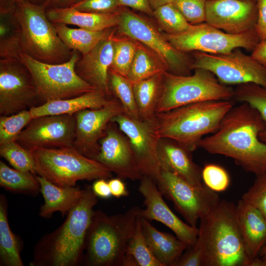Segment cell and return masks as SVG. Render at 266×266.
<instances>
[{
  "label": "cell",
  "mask_w": 266,
  "mask_h": 266,
  "mask_svg": "<svg viewBox=\"0 0 266 266\" xmlns=\"http://www.w3.org/2000/svg\"><path fill=\"white\" fill-rule=\"evenodd\" d=\"M266 130V122L259 112L246 102L233 106L219 129L199 142L212 154L233 159L235 164L256 176L266 173V143L259 134Z\"/></svg>",
  "instance_id": "6da1fadb"
},
{
  "label": "cell",
  "mask_w": 266,
  "mask_h": 266,
  "mask_svg": "<svg viewBox=\"0 0 266 266\" xmlns=\"http://www.w3.org/2000/svg\"><path fill=\"white\" fill-rule=\"evenodd\" d=\"M97 202L92 187H86L82 198L67 213L64 223L42 236L35 244L29 265H82L86 236Z\"/></svg>",
  "instance_id": "7a4b0ae2"
},
{
  "label": "cell",
  "mask_w": 266,
  "mask_h": 266,
  "mask_svg": "<svg viewBox=\"0 0 266 266\" xmlns=\"http://www.w3.org/2000/svg\"><path fill=\"white\" fill-rule=\"evenodd\" d=\"M140 208L108 215L94 210L87 232L83 265L85 266H126V249L133 234Z\"/></svg>",
  "instance_id": "3957f363"
},
{
  "label": "cell",
  "mask_w": 266,
  "mask_h": 266,
  "mask_svg": "<svg viewBox=\"0 0 266 266\" xmlns=\"http://www.w3.org/2000/svg\"><path fill=\"white\" fill-rule=\"evenodd\" d=\"M200 222L197 240L204 250L205 266H251L237 223L236 205L220 200Z\"/></svg>",
  "instance_id": "277c9868"
},
{
  "label": "cell",
  "mask_w": 266,
  "mask_h": 266,
  "mask_svg": "<svg viewBox=\"0 0 266 266\" xmlns=\"http://www.w3.org/2000/svg\"><path fill=\"white\" fill-rule=\"evenodd\" d=\"M233 106L230 100H209L156 113L157 134L160 138L176 141L193 152L198 148L204 135L213 133L219 129Z\"/></svg>",
  "instance_id": "5b68a950"
},
{
  "label": "cell",
  "mask_w": 266,
  "mask_h": 266,
  "mask_svg": "<svg viewBox=\"0 0 266 266\" xmlns=\"http://www.w3.org/2000/svg\"><path fill=\"white\" fill-rule=\"evenodd\" d=\"M44 3L16 0L13 13L20 29L22 53L49 64L68 61L74 50L68 48L58 36L46 15Z\"/></svg>",
  "instance_id": "8992f818"
},
{
  "label": "cell",
  "mask_w": 266,
  "mask_h": 266,
  "mask_svg": "<svg viewBox=\"0 0 266 266\" xmlns=\"http://www.w3.org/2000/svg\"><path fill=\"white\" fill-rule=\"evenodd\" d=\"M36 174L61 187L75 186L80 180L105 179L112 172L97 161L80 153L73 146L38 149L31 151Z\"/></svg>",
  "instance_id": "52a82bcc"
},
{
  "label": "cell",
  "mask_w": 266,
  "mask_h": 266,
  "mask_svg": "<svg viewBox=\"0 0 266 266\" xmlns=\"http://www.w3.org/2000/svg\"><path fill=\"white\" fill-rule=\"evenodd\" d=\"M188 75L167 71L163 77L162 91L156 113L185 105L209 100H230L234 90L220 83L211 72L195 68Z\"/></svg>",
  "instance_id": "ba28073f"
},
{
  "label": "cell",
  "mask_w": 266,
  "mask_h": 266,
  "mask_svg": "<svg viewBox=\"0 0 266 266\" xmlns=\"http://www.w3.org/2000/svg\"><path fill=\"white\" fill-rule=\"evenodd\" d=\"M74 50L70 59L60 64H49L37 61L21 53L18 59L30 71L36 87L38 99L47 101L75 97L96 90L80 78L75 67L81 57Z\"/></svg>",
  "instance_id": "9c48e42d"
},
{
  "label": "cell",
  "mask_w": 266,
  "mask_h": 266,
  "mask_svg": "<svg viewBox=\"0 0 266 266\" xmlns=\"http://www.w3.org/2000/svg\"><path fill=\"white\" fill-rule=\"evenodd\" d=\"M163 34L174 48L185 53L199 51L219 54L241 48L252 51L260 42L255 31L231 34L205 22L191 25L187 31L181 33Z\"/></svg>",
  "instance_id": "30bf717a"
},
{
  "label": "cell",
  "mask_w": 266,
  "mask_h": 266,
  "mask_svg": "<svg viewBox=\"0 0 266 266\" xmlns=\"http://www.w3.org/2000/svg\"><path fill=\"white\" fill-rule=\"evenodd\" d=\"M118 31L148 47L166 63L170 72L181 75L190 74L193 57L174 48L148 20L120 7L118 11Z\"/></svg>",
  "instance_id": "8fae6325"
},
{
  "label": "cell",
  "mask_w": 266,
  "mask_h": 266,
  "mask_svg": "<svg viewBox=\"0 0 266 266\" xmlns=\"http://www.w3.org/2000/svg\"><path fill=\"white\" fill-rule=\"evenodd\" d=\"M156 184L162 195L172 202L187 223L193 227H197L198 221L221 200L217 193L203 183L194 185L165 169L161 168Z\"/></svg>",
  "instance_id": "7c38bea8"
},
{
  "label": "cell",
  "mask_w": 266,
  "mask_h": 266,
  "mask_svg": "<svg viewBox=\"0 0 266 266\" xmlns=\"http://www.w3.org/2000/svg\"><path fill=\"white\" fill-rule=\"evenodd\" d=\"M192 57V69L209 70L223 84L238 85L252 83L266 88V69L239 48L219 54L195 51Z\"/></svg>",
  "instance_id": "4fadbf2b"
},
{
  "label": "cell",
  "mask_w": 266,
  "mask_h": 266,
  "mask_svg": "<svg viewBox=\"0 0 266 266\" xmlns=\"http://www.w3.org/2000/svg\"><path fill=\"white\" fill-rule=\"evenodd\" d=\"M38 100L28 68L18 59H0V114L10 115L34 106Z\"/></svg>",
  "instance_id": "5bb4252c"
},
{
  "label": "cell",
  "mask_w": 266,
  "mask_h": 266,
  "mask_svg": "<svg viewBox=\"0 0 266 266\" xmlns=\"http://www.w3.org/2000/svg\"><path fill=\"white\" fill-rule=\"evenodd\" d=\"M111 122L116 123L128 138L142 175L156 183L161 167L158 157L160 138L156 133L155 119H136L123 113L114 117Z\"/></svg>",
  "instance_id": "9a60e30c"
},
{
  "label": "cell",
  "mask_w": 266,
  "mask_h": 266,
  "mask_svg": "<svg viewBox=\"0 0 266 266\" xmlns=\"http://www.w3.org/2000/svg\"><path fill=\"white\" fill-rule=\"evenodd\" d=\"M75 138L74 115H45L33 118L16 141L31 151L73 146Z\"/></svg>",
  "instance_id": "2e32d148"
},
{
  "label": "cell",
  "mask_w": 266,
  "mask_h": 266,
  "mask_svg": "<svg viewBox=\"0 0 266 266\" xmlns=\"http://www.w3.org/2000/svg\"><path fill=\"white\" fill-rule=\"evenodd\" d=\"M123 113L124 109L116 98L102 107L87 109L75 113V138L73 146L82 154L95 160L100 149L99 141L105 134L112 119Z\"/></svg>",
  "instance_id": "e0dca14e"
},
{
  "label": "cell",
  "mask_w": 266,
  "mask_h": 266,
  "mask_svg": "<svg viewBox=\"0 0 266 266\" xmlns=\"http://www.w3.org/2000/svg\"><path fill=\"white\" fill-rule=\"evenodd\" d=\"M140 181L138 191L144 198L145 208H140L139 216L149 221L162 223L189 248L193 246L198 238L199 228L184 222L172 211L154 181L145 176Z\"/></svg>",
  "instance_id": "ac0fdd59"
},
{
  "label": "cell",
  "mask_w": 266,
  "mask_h": 266,
  "mask_svg": "<svg viewBox=\"0 0 266 266\" xmlns=\"http://www.w3.org/2000/svg\"><path fill=\"white\" fill-rule=\"evenodd\" d=\"M257 17L256 1L207 0L206 2L205 22L229 33L255 31Z\"/></svg>",
  "instance_id": "d6986e66"
},
{
  "label": "cell",
  "mask_w": 266,
  "mask_h": 266,
  "mask_svg": "<svg viewBox=\"0 0 266 266\" xmlns=\"http://www.w3.org/2000/svg\"><path fill=\"white\" fill-rule=\"evenodd\" d=\"M99 144L95 160L121 179L135 181L142 178L129 140L116 123H109Z\"/></svg>",
  "instance_id": "ffe728a7"
},
{
  "label": "cell",
  "mask_w": 266,
  "mask_h": 266,
  "mask_svg": "<svg viewBox=\"0 0 266 266\" xmlns=\"http://www.w3.org/2000/svg\"><path fill=\"white\" fill-rule=\"evenodd\" d=\"M114 28L111 32L75 64V71L83 80L96 90L112 97L109 85V72L113 60Z\"/></svg>",
  "instance_id": "44dd1931"
},
{
  "label": "cell",
  "mask_w": 266,
  "mask_h": 266,
  "mask_svg": "<svg viewBox=\"0 0 266 266\" xmlns=\"http://www.w3.org/2000/svg\"><path fill=\"white\" fill-rule=\"evenodd\" d=\"M192 152L173 139H160L158 157L161 168L173 172L194 185L200 186L203 184L202 168L194 162Z\"/></svg>",
  "instance_id": "7402d4cb"
},
{
  "label": "cell",
  "mask_w": 266,
  "mask_h": 266,
  "mask_svg": "<svg viewBox=\"0 0 266 266\" xmlns=\"http://www.w3.org/2000/svg\"><path fill=\"white\" fill-rule=\"evenodd\" d=\"M236 212L245 251L252 263L266 243V218L241 199L236 205Z\"/></svg>",
  "instance_id": "603a6c76"
},
{
  "label": "cell",
  "mask_w": 266,
  "mask_h": 266,
  "mask_svg": "<svg viewBox=\"0 0 266 266\" xmlns=\"http://www.w3.org/2000/svg\"><path fill=\"white\" fill-rule=\"evenodd\" d=\"M112 98L100 91L94 90L71 98L48 101L32 107L30 110L33 118L45 115H74L83 110L102 107Z\"/></svg>",
  "instance_id": "cb8c5ba5"
},
{
  "label": "cell",
  "mask_w": 266,
  "mask_h": 266,
  "mask_svg": "<svg viewBox=\"0 0 266 266\" xmlns=\"http://www.w3.org/2000/svg\"><path fill=\"white\" fill-rule=\"evenodd\" d=\"M40 185V193L44 199L39 216L50 218L55 212H59L64 217L75 206L82 198L85 189L75 187H61L36 175Z\"/></svg>",
  "instance_id": "d4e9b609"
},
{
  "label": "cell",
  "mask_w": 266,
  "mask_h": 266,
  "mask_svg": "<svg viewBox=\"0 0 266 266\" xmlns=\"http://www.w3.org/2000/svg\"><path fill=\"white\" fill-rule=\"evenodd\" d=\"M46 15L52 23L74 25L93 31H102L117 27L119 23L118 12L96 13L79 11L72 7H50L46 9Z\"/></svg>",
  "instance_id": "484cf974"
},
{
  "label": "cell",
  "mask_w": 266,
  "mask_h": 266,
  "mask_svg": "<svg viewBox=\"0 0 266 266\" xmlns=\"http://www.w3.org/2000/svg\"><path fill=\"white\" fill-rule=\"evenodd\" d=\"M140 218L144 237L155 256L163 266H173L189 246L176 235L161 232Z\"/></svg>",
  "instance_id": "4316f807"
},
{
  "label": "cell",
  "mask_w": 266,
  "mask_h": 266,
  "mask_svg": "<svg viewBox=\"0 0 266 266\" xmlns=\"http://www.w3.org/2000/svg\"><path fill=\"white\" fill-rule=\"evenodd\" d=\"M6 198L0 195V266H23L21 257L22 241L11 231L7 217Z\"/></svg>",
  "instance_id": "83f0119b"
},
{
  "label": "cell",
  "mask_w": 266,
  "mask_h": 266,
  "mask_svg": "<svg viewBox=\"0 0 266 266\" xmlns=\"http://www.w3.org/2000/svg\"><path fill=\"white\" fill-rule=\"evenodd\" d=\"M164 74L134 82L133 90L140 119H155L157 106L161 98Z\"/></svg>",
  "instance_id": "f1b7e54d"
},
{
  "label": "cell",
  "mask_w": 266,
  "mask_h": 266,
  "mask_svg": "<svg viewBox=\"0 0 266 266\" xmlns=\"http://www.w3.org/2000/svg\"><path fill=\"white\" fill-rule=\"evenodd\" d=\"M168 71L166 62L152 50L137 41L127 77L133 83Z\"/></svg>",
  "instance_id": "f546056e"
},
{
  "label": "cell",
  "mask_w": 266,
  "mask_h": 266,
  "mask_svg": "<svg viewBox=\"0 0 266 266\" xmlns=\"http://www.w3.org/2000/svg\"><path fill=\"white\" fill-rule=\"evenodd\" d=\"M53 24L58 36L64 43L70 49L77 51L81 55L92 50L114 28L93 31L80 28H71L63 23Z\"/></svg>",
  "instance_id": "4dcf8cb0"
},
{
  "label": "cell",
  "mask_w": 266,
  "mask_h": 266,
  "mask_svg": "<svg viewBox=\"0 0 266 266\" xmlns=\"http://www.w3.org/2000/svg\"><path fill=\"white\" fill-rule=\"evenodd\" d=\"M0 186L10 192L36 196L40 192V185L36 175L12 168L0 161Z\"/></svg>",
  "instance_id": "1f68e13d"
},
{
  "label": "cell",
  "mask_w": 266,
  "mask_h": 266,
  "mask_svg": "<svg viewBox=\"0 0 266 266\" xmlns=\"http://www.w3.org/2000/svg\"><path fill=\"white\" fill-rule=\"evenodd\" d=\"M0 58H16L22 53L20 43V29L13 9L0 13Z\"/></svg>",
  "instance_id": "d6a6232c"
},
{
  "label": "cell",
  "mask_w": 266,
  "mask_h": 266,
  "mask_svg": "<svg viewBox=\"0 0 266 266\" xmlns=\"http://www.w3.org/2000/svg\"><path fill=\"white\" fill-rule=\"evenodd\" d=\"M126 260V266H163L145 240L139 216L134 233L127 246Z\"/></svg>",
  "instance_id": "836d02e7"
},
{
  "label": "cell",
  "mask_w": 266,
  "mask_h": 266,
  "mask_svg": "<svg viewBox=\"0 0 266 266\" xmlns=\"http://www.w3.org/2000/svg\"><path fill=\"white\" fill-rule=\"evenodd\" d=\"M109 85L112 95L122 105L124 114L131 118L139 119L133 82L127 77L120 75L110 68L109 72Z\"/></svg>",
  "instance_id": "e575fe53"
},
{
  "label": "cell",
  "mask_w": 266,
  "mask_h": 266,
  "mask_svg": "<svg viewBox=\"0 0 266 266\" xmlns=\"http://www.w3.org/2000/svg\"><path fill=\"white\" fill-rule=\"evenodd\" d=\"M113 37V56L111 69L127 77L136 52L137 41L124 35Z\"/></svg>",
  "instance_id": "d590c367"
},
{
  "label": "cell",
  "mask_w": 266,
  "mask_h": 266,
  "mask_svg": "<svg viewBox=\"0 0 266 266\" xmlns=\"http://www.w3.org/2000/svg\"><path fill=\"white\" fill-rule=\"evenodd\" d=\"M233 98L255 108L266 122V88L252 83L238 85L234 90ZM259 138L266 143V130L259 134Z\"/></svg>",
  "instance_id": "8d00e7d4"
},
{
  "label": "cell",
  "mask_w": 266,
  "mask_h": 266,
  "mask_svg": "<svg viewBox=\"0 0 266 266\" xmlns=\"http://www.w3.org/2000/svg\"><path fill=\"white\" fill-rule=\"evenodd\" d=\"M153 16L165 33L170 34L184 33L191 26L171 2L153 10Z\"/></svg>",
  "instance_id": "74e56055"
},
{
  "label": "cell",
  "mask_w": 266,
  "mask_h": 266,
  "mask_svg": "<svg viewBox=\"0 0 266 266\" xmlns=\"http://www.w3.org/2000/svg\"><path fill=\"white\" fill-rule=\"evenodd\" d=\"M0 155L14 168L37 175L31 152L16 141L0 145Z\"/></svg>",
  "instance_id": "f35d334b"
},
{
  "label": "cell",
  "mask_w": 266,
  "mask_h": 266,
  "mask_svg": "<svg viewBox=\"0 0 266 266\" xmlns=\"http://www.w3.org/2000/svg\"><path fill=\"white\" fill-rule=\"evenodd\" d=\"M33 119L29 109L0 117V145L16 141L22 131Z\"/></svg>",
  "instance_id": "ab89813d"
},
{
  "label": "cell",
  "mask_w": 266,
  "mask_h": 266,
  "mask_svg": "<svg viewBox=\"0 0 266 266\" xmlns=\"http://www.w3.org/2000/svg\"><path fill=\"white\" fill-rule=\"evenodd\" d=\"M201 177L202 182L217 193L227 190L230 183L227 171L222 166L213 164L204 166L202 168Z\"/></svg>",
  "instance_id": "60d3db41"
},
{
  "label": "cell",
  "mask_w": 266,
  "mask_h": 266,
  "mask_svg": "<svg viewBox=\"0 0 266 266\" xmlns=\"http://www.w3.org/2000/svg\"><path fill=\"white\" fill-rule=\"evenodd\" d=\"M207 0H173L171 2L191 25L205 22Z\"/></svg>",
  "instance_id": "b9f144b4"
},
{
  "label": "cell",
  "mask_w": 266,
  "mask_h": 266,
  "mask_svg": "<svg viewBox=\"0 0 266 266\" xmlns=\"http://www.w3.org/2000/svg\"><path fill=\"white\" fill-rule=\"evenodd\" d=\"M241 199L256 208L266 218V173L256 176L253 184L243 194Z\"/></svg>",
  "instance_id": "7bdbcfd3"
},
{
  "label": "cell",
  "mask_w": 266,
  "mask_h": 266,
  "mask_svg": "<svg viewBox=\"0 0 266 266\" xmlns=\"http://www.w3.org/2000/svg\"><path fill=\"white\" fill-rule=\"evenodd\" d=\"M71 7L83 12L112 13L117 12L120 7L117 0H82Z\"/></svg>",
  "instance_id": "ee69618b"
},
{
  "label": "cell",
  "mask_w": 266,
  "mask_h": 266,
  "mask_svg": "<svg viewBox=\"0 0 266 266\" xmlns=\"http://www.w3.org/2000/svg\"><path fill=\"white\" fill-rule=\"evenodd\" d=\"M173 266H205V256L203 247L197 239L195 245L184 252Z\"/></svg>",
  "instance_id": "f6af8a7d"
},
{
  "label": "cell",
  "mask_w": 266,
  "mask_h": 266,
  "mask_svg": "<svg viewBox=\"0 0 266 266\" xmlns=\"http://www.w3.org/2000/svg\"><path fill=\"white\" fill-rule=\"evenodd\" d=\"M258 9L257 20L255 31L260 40L266 39V0H256Z\"/></svg>",
  "instance_id": "bcb514c9"
},
{
  "label": "cell",
  "mask_w": 266,
  "mask_h": 266,
  "mask_svg": "<svg viewBox=\"0 0 266 266\" xmlns=\"http://www.w3.org/2000/svg\"><path fill=\"white\" fill-rule=\"evenodd\" d=\"M117 2L120 7H129L153 16V10L149 0H117Z\"/></svg>",
  "instance_id": "7dc6e473"
},
{
  "label": "cell",
  "mask_w": 266,
  "mask_h": 266,
  "mask_svg": "<svg viewBox=\"0 0 266 266\" xmlns=\"http://www.w3.org/2000/svg\"><path fill=\"white\" fill-rule=\"evenodd\" d=\"M108 183L112 196L119 198L129 195V192L121 178H111L108 181Z\"/></svg>",
  "instance_id": "c3c4849f"
},
{
  "label": "cell",
  "mask_w": 266,
  "mask_h": 266,
  "mask_svg": "<svg viewBox=\"0 0 266 266\" xmlns=\"http://www.w3.org/2000/svg\"><path fill=\"white\" fill-rule=\"evenodd\" d=\"M106 180L104 178L96 179L91 186L93 192L97 197L108 199L112 196L108 181Z\"/></svg>",
  "instance_id": "681fc988"
},
{
  "label": "cell",
  "mask_w": 266,
  "mask_h": 266,
  "mask_svg": "<svg viewBox=\"0 0 266 266\" xmlns=\"http://www.w3.org/2000/svg\"><path fill=\"white\" fill-rule=\"evenodd\" d=\"M251 56L266 69V39L257 44Z\"/></svg>",
  "instance_id": "f907efd6"
},
{
  "label": "cell",
  "mask_w": 266,
  "mask_h": 266,
  "mask_svg": "<svg viewBox=\"0 0 266 266\" xmlns=\"http://www.w3.org/2000/svg\"><path fill=\"white\" fill-rule=\"evenodd\" d=\"M82 0H44V3L47 8H69L80 2Z\"/></svg>",
  "instance_id": "816d5d0a"
},
{
  "label": "cell",
  "mask_w": 266,
  "mask_h": 266,
  "mask_svg": "<svg viewBox=\"0 0 266 266\" xmlns=\"http://www.w3.org/2000/svg\"><path fill=\"white\" fill-rule=\"evenodd\" d=\"M173 0H149L150 5L153 10L163 5L170 3Z\"/></svg>",
  "instance_id": "f5cc1de1"
},
{
  "label": "cell",
  "mask_w": 266,
  "mask_h": 266,
  "mask_svg": "<svg viewBox=\"0 0 266 266\" xmlns=\"http://www.w3.org/2000/svg\"><path fill=\"white\" fill-rule=\"evenodd\" d=\"M258 256L265 262L266 266V243L261 250Z\"/></svg>",
  "instance_id": "db71d44e"
},
{
  "label": "cell",
  "mask_w": 266,
  "mask_h": 266,
  "mask_svg": "<svg viewBox=\"0 0 266 266\" xmlns=\"http://www.w3.org/2000/svg\"><path fill=\"white\" fill-rule=\"evenodd\" d=\"M26 0V1H30L31 2H33V3H36V1H38L39 0ZM44 1V0H43Z\"/></svg>",
  "instance_id": "11a10c76"
},
{
  "label": "cell",
  "mask_w": 266,
  "mask_h": 266,
  "mask_svg": "<svg viewBox=\"0 0 266 266\" xmlns=\"http://www.w3.org/2000/svg\"><path fill=\"white\" fill-rule=\"evenodd\" d=\"M254 0V1H256V0Z\"/></svg>",
  "instance_id": "9f6ffc18"
}]
</instances>
